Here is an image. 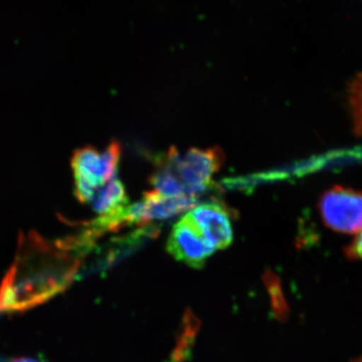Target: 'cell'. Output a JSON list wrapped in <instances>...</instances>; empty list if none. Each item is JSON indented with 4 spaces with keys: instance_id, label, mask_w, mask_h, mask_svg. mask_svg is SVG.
I'll return each instance as SVG.
<instances>
[{
    "instance_id": "cell-1",
    "label": "cell",
    "mask_w": 362,
    "mask_h": 362,
    "mask_svg": "<svg viewBox=\"0 0 362 362\" xmlns=\"http://www.w3.org/2000/svg\"><path fill=\"white\" fill-rule=\"evenodd\" d=\"M66 243L52 245L35 233L23 235L11 269L0 285V312H23L64 291L78 262Z\"/></svg>"
},
{
    "instance_id": "cell-11",
    "label": "cell",
    "mask_w": 362,
    "mask_h": 362,
    "mask_svg": "<svg viewBox=\"0 0 362 362\" xmlns=\"http://www.w3.org/2000/svg\"><path fill=\"white\" fill-rule=\"evenodd\" d=\"M11 362H45L40 361V359L32 358V357H18V358H14Z\"/></svg>"
},
{
    "instance_id": "cell-2",
    "label": "cell",
    "mask_w": 362,
    "mask_h": 362,
    "mask_svg": "<svg viewBox=\"0 0 362 362\" xmlns=\"http://www.w3.org/2000/svg\"><path fill=\"white\" fill-rule=\"evenodd\" d=\"M225 156L218 147L192 148L180 153L175 147L161 156L157 164L168 169L180 181L188 195L204 194L213 185L211 178L223 165Z\"/></svg>"
},
{
    "instance_id": "cell-10",
    "label": "cell",
    "mask_w": 362,
    "mask_h": 362,
    "mask_svg": "<svg viewBox=\"0 0 362 362\" xmlns=\"http://www.w3.org/2000/svg\"><path fill=\"white\" fill-rule=\"evenodd\" d=\"M346 254L349 258L362 261V230L356 235L351 244L347 247Z\"/></svg>"
},
{
    "instance_id": "cell-5",
    "label": "cell",
    "mask_w": 362,
    "mask_h": 362,
    "mask_svg": "<svg viewBox=\"0 0 362 362\" xmlns=\"http://www.w3.org/2000/svg\"><path fill=\"white\" fill-rule=\"evenodd\" d=\"M166 249L173 258L194 269L202 268L216 252L187 214L173 226Z\"/></svg>"
},
{
    "instance_id": "cell-6",
    "label": "cell",
    "mask_w": 362,
    "mask_h": 362,
    "mask_svg": "<svg viewBox=\"0 0 362 362\" xmlns=\"http://www.w3.org/2000/svg\"><path fill=\"white\" fill-rule=\"evenodd\" d=\"M187 214L216 251L230 246L233 240V214L225 204L204 202L195 206Z\"/></svg>"
},
{
    "instance_id": "cell-8",
    "label": "cell",
    "mask_w": 362,
    "mask_h": 362,
    "mask_svg": "<svg viewBox=\"0 0 362 362\" xmlns=\"http://www.w3.org/2000/svg\"><path fill=\"white\" fill-rule=\"evenodd\" d=\"M128 197L125 187L118 178H114L97 192L93 201V209L100 216H111L127 207Z\"/></svg>"
},
{
    "instance_id": "cell-7",
    "label": "cell",
    "mask_w": 362,
    "mask_h": 362,
    "mask_svg": "<svg viewBox=\"0 0 362 362\" xmlns=\"http://www.w3.org/2000/svg\"><path fill=\"white\" fill-rule=\"evenodd\" d=\"M197 197L181 195L176 197H162L158 192H146L144 199L137 202L138 214L141 223L153 220L173 218L197 206Z\"/></svg>"
},
{
    "instance_id": "cell-3",
    "label": "cell",
    "mask_w": 362,
    "mask_h": 362,
    "mask_svg": "<svg viewBox=\"0 0 362 362\" xmlns=\"http://www.w3.org/2000/svg\"><path fill=\"white\" fill-rule=\"evenodd\" d=\"M121 158V146L112 141L103 152L94 147L77 150L71 158L75 176V194L86 204L94 201L99 188L116 177Z\"/></svg>"
},
{
    "instance_id": "cell-4",
    "label": "cell",
    "mask_w": 362,
    "mask_h": 362,
    "mask_svg": "<svg viewBox=\"0 0 362 362\" xmlns=\"http://www.w3.org/2000/svg\"><path fill=\"white\" fill-rule=\"evenodd\" d=\"M319 211L334 232L357 235L362 230V194L351 188L334 187L324 192Z\"/></svg>"
},
{
    "instance_id": "cell-9",
    "label": "cell",
    "mask_w": 362,
    "mask_h": 362,
    "mask_svg": "<svg viewBox=\"0 0 362 362\" xmlns=\"http://www.w3.org/2000/svg\"><path fill=\"white\" fill-rule=\"evenodd\" d=\"M349 99L354 116V128L357 134L362 136V73L350 85Z\"/></svg>"
}]
</instances>
